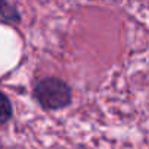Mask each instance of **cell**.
I'll return each instance as SVG.
<instances>
[{
  "mask_svg": "<svg viewBox=\"0 0 149 149\" xmlns=\"http://www.w3.org/2000/svg\"><path fill=\"white\" fill-rule=\"evenodd\" d=\"M35 101L48 111L64 110L72 104V88L57 76H48L38 81L34 86Z\"/></svg>",
  "mask_w": 149,
  "mask_h": 149,
  "instance_id": "1",
  "label": "cell"
},
{
  "mask_svg": "<svg viewBox=\"0 0 149 149\" xmlns=\"http://www.w3.org/2000/svg\"><path fill=\"white\" fill-rule=\"evenodd\" d=\"M0 22H5V24L21 22V13L8 0H0Z\"/></svg>",
  "mask_w": 149,
  "mask_h": 149,
  "instance_id": "2",
  "label": "cell"
},
{
  "mask_svg": "<svg viewBox=\"0 0 149 149\" xmlns=\"http://www.w3.org/2000/svg\"><path fill=\"white\" fill-rule=\"evenodd\" d=\"M12 116H13L12 102L8 98L6 94H3L2 91H0V126L6 124L8 121H10Z\"/></svg>",
  "mask_w": 149,
  "mask_h": 149,
  "instance_id": "3",
  "label": "cell"
}]
</instances>
